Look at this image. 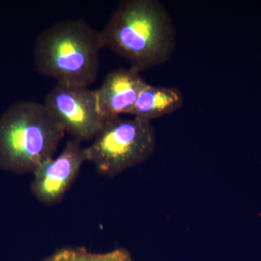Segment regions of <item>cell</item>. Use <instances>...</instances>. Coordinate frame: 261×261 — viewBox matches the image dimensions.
<instances>
[{"instance_id": "cell-1", "label": "cell", "mask_w": 261, "mask_h": 261, "mask_svg": "<svg viewBox=\"0 0 261 261\" xmlns=\"http://www.w3.org/2000/svg\"><path fill=\"white\" fill-rule=\"evenodd\" d=\"M105 47L142 71L171 59L176 44L172 18L158 0H124L101 31Z\"/></svg>"}, {"instance_id": "cell-2", "label": "cell", "mask_w": 261, "mask_h": 261, "mask_svg": "<svg viewBox=\"0 0 261 261\" xmlns=\"http://www.w3.org/2000/svg\"><path fill=\"white\" fill-rule=\"evenodd\" d=\"M103 47L101 31L81 19L62 20L43 31L36 39V70L54 79L57 84L89 87L97 80Z\"/></svg>"}, {"instance_id": "cell-3", "label": "cell", "mask_w": 261, "mask_h": 261, "mask_svg": "<svg viewBox=\"0 0 261 261\" xmlns=\"http://www.w3.org/2000/svg\"><path fill=\"white\" fill-rule=\"evenodd\" d=\"M65 132L43 103H13L0 117V168L33 173L53 159Z\"/></svg>"}, {"instance_id": "cell-4", "label": "cell", "mask_w": 261, "mask_h": 261, "mask_svg": "<svg viewBox=\"0 0 261 261\" xmlns=\"http://www.w3.org/2000/svg\"><path fill=\"white\" fill-rule=\"evenodd\" d=\"M155 146L150 121L118 117L105 122L93 142L85 147L86 157L98 173L112 178L145 162L153 153Z\"/></svg>"}, {"instance_id": "cell-5", "label": "cell", "mask_w": 261, "mask_h": 261, "mask_svg": "<svg viewBox=\"0 0 261 261\" xmlns=\"http://www.w3.org/2000/svg\"><path fill=\"white\" fill-rule=\"evenodd\" d=\"M43 104L65 133L82 141L94 140L106 120L98 109L96 91L57 84Z\"/></svg>"}, {"instance_id": "cell-6", "label": "cell", "mask_w": 261, "mask_h": 261, "mask_svg": "<svg viewBox=\"0 0 261 261\" xmlns=\"http://www.w3.org/2000/svg\"><path fill=\"white\" fill-rule=\"evenodd\" d=\"M87 161L85 147L81 141L72 139L56 159L41 163L33 172L32 191L41 203L47 206L61 202Z\"/></svg>"}, {"instance_id": "cell-7", "label": "cell", "mask_w": 261, "mask_h": 261, "mask_svg": "<svg viewBox=\"0 0 261 261\" xmlns=\"http://www.w3.org/2000/svg\"><path fill=\"white\" fill-rule=\"evenodd\" d=\"M148 84L140 71L130 66L110 72L95 90L99 113L106 121L130 115L141 92Z\"/></svg>"}, {"instance_id": "cell-8", "label": "cell", "mask_w": 261, "mask_h": 261, "mask_svg": "<svg viewBox=\"0 0 261 261\" xmlns=\"http://www.w3.org/2000/svg\"><path fill=\"white\" fill-rule=\"evenodd\" d=\"M183 103V94L176 87H154L148 84L141 92L130 115L151 122L176 112Z\"/></svg>"}, {"instance_id": "cell-9", "label": "cell", "mask_w": 261, "mask_h": 261, "mask_svg": "<svg viewBox=\"0 0 261 261\" xmlns=\"http://www.w3.org/2000/svg\"><path fill=\"white\" fill-rule=\"evenodd\" d=\"M43 261H133L123 249L107 253H92L84 248H65L58 250Z\"/></svg>"}]
</instances>
